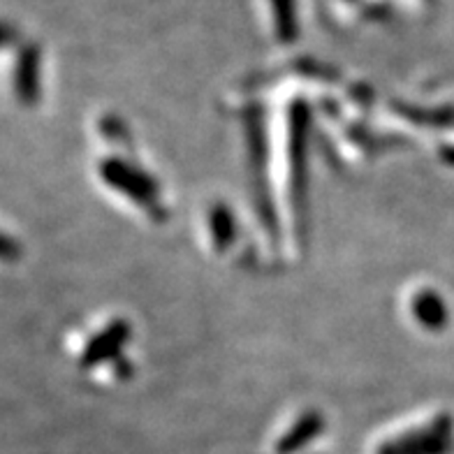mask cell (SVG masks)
<instances>
[{
  "mask_svg": "<svg viewBox=\"0 0 454 454\" xmlns=\"http://www.w3.org/2000/svg\"><path fill=\"white\" fill-rule=\"evenodd\" d=\"M270 5L271 14H274L276 37H278L281 43H293L299 33L294 0H270Z\"/></svg>",
  "mask_w": 454,
  "mask_h": 454,
  "instance_id": "6da1fadb",
  "label": "cell"
},
{
  "mask_svg": "<svg viewBox=\"0 0 454 454\" xmlns=\"http://www.w3.org/2000/svg\"><path fill=\"white\" fill-rule=\"evenodd\" d=\"M37 72H40V51L35 47H26L19 56L17 82L21 93H35Z\"/></svg>",
  "mask_w": 454,
  "mask_h": 454,
  "instance_id": "7a4b0ae2",
  "label": "cell"
}]
</instances>
